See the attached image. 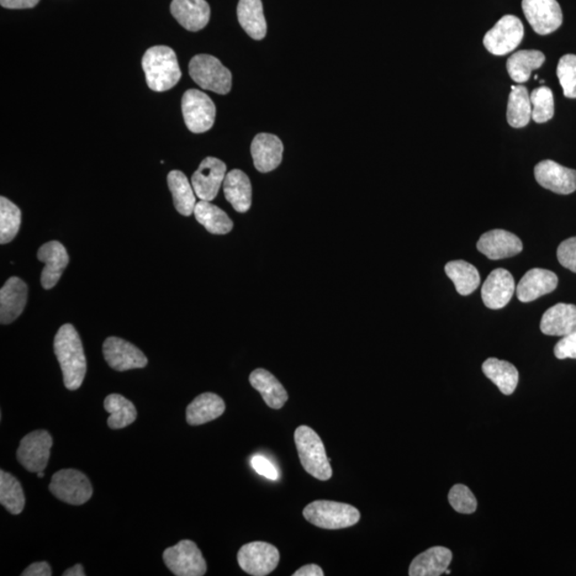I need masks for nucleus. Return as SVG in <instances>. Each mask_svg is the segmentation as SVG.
<instances>
[{"label": "nucleus", "mask_w": 576, "mask_h": 576, "mask_svg": "<svg viewBox=\"0 0 576 576\" xmlns=\"http://www.w3.org/2000/svg\"><path fill=\"white\" fill-rule=\"evenodd\" d=\"M54 351L66 388L70 391L81 388L87 374V360L81 337L73 325H63L57 332Z\"/></svg>", "instance_id": "1"}, {"label": "nucleus", "mask_w": 576, "mask_h": 576, "mask_svg": "<svg viewBox=\"0 0 576 576\" xmlns=\"http://www.w3.org/2000/svg\"><path fill=\"white\" fill-rule=\"evenodd\" d=\"M142 68L147 86L156 92L168 91L182 77L176 52L168 46H153L147 50L142 58Z\"/></svg>", "instance_id": "2"}, {"label": "nucleus", "mask_w": 576, "mask_h": 576, "mask_svg": "<svg viewBox=\"0 0 576 576\" xmlns=\"http://www.w3.org/2000/svg\"><path fill=\"white\" fill-rule=\"evenodd\" d=\"M294 438L305 471L316 479L329 480L332 477L330 459L327 457L320 437L309 426L303 425L296 430Z\"/></svg>", "instance_id": "3"}, {"label": "nucleus", "mask_w": 576, "mask_h": 576, "mask_svg": "<svg viewBox=\"0 0 576 576\" xmlns=\"http://www.w3.org/2000/svg\"><path fill=\"white\" fill-rule=\"evenodd\" d=\"M304 517L317 527L341 530L356 525L360 521L361 515L351 505L332 501H315L305 507Z\"/></svg>", "instance_id": "4"}, {"label": "nucleus", "mask_w": 576, "mask_h": 576, "mask_svg": "<svg viewBox=\"0 0 576 576\" xmlns=\"http://www.w3.org/2000/svg\"><path fill=\"white\" fill-rule=\"evenodd\" d=\"M189 74L195 83L204 90L218 94L231 91L232 74L214 56H194L189 63Z\"/></svg>", "instance_id": "5"}, {"label": "nucleus", "mask_w": 576, "mask_h": 576, "mask_svg": "<svg viewBox=\"0 0 576 576\" xmlns=\"http://www.w3.org/2000/svg\"><path fill=\"white\" fill-rule=\"evenodd\" d=\"M50 491L58 500L75 506L87 503L93 494L86 475L74 469H60L52 475Z\"/></svg>", "instance_id": "6"}, {"label": "nucleus", "mask_w": 576, "mask_h": 576, "mask_svg": "<svg viewBox=\"0 0 576 576\" xmlns=\"http://www.w3.org/2000/svg\"><path fill=\"white\" fill-rule=\"evenodd\" d=\"M182 111L187 129L194 134H202L213 128L216 106L208 94L190 89L182 99Z\"/></svg>", "instance_id": "7"}, {"label": "nucleus", "mask_w": 576, "mask_h": 576, "mask_svg": "<svg viewBox=\"0 0 576 576\" xmlns=\"http://www.w3.org/2000/svg\"><path fill=\"white\" fill-rule=\"evenodd\" d=\"M169 570L177 576H203L208 564L197 544L192 540L179 541L163 552Z\"/></svg>", "instance_id": "8"}, {"label": "nucleus", "mask_w": 576, "mask_h": 576, "mask_svg": "<svg viewBox=\"0 0 576 576\" xmlns=\"http://www.w3.org/2000/svg\"><path fill=\"white\" fill-rule=\"evenodd\" d=\"M525 36V26L515 15H505L485 34L484 45L491 54L504 56L514 51Z\"/></svg>", "instance_id": "9"}, {"label": "nucleus", "mask_w": 576, "mask_h": 576, "mask_svg": "<svg viewBox=\"0 0 576 576\" xmlns=\"http://www.w3.org/2000/svg\"><path fill=\"white\" fill-rule=\"evenodd\" d=\"M237 560L246 573L265 576L278 567L280 553L271 543L256 541L242 546L237 555Z\"/></svg>", "instance_id": "10"}, {"label": "nucleus", "mask_w": 576, "mask_h": 576, "mask_svg": "<svg viewBox=\"0 0 576 576\" xmlns=\"http://www.w3.org/2000/svg\"><path fill=\"white\" fill-rule=\"evenodd\" d=\"M52 438L46 430H36L22 438L17 457L20 466L31 473L43 472L51 456Z\"/></svg>", "instance_id": "11"}, {"label": "nucleus", "mask_w": 576, "mask_h": 576, "mask_svg": "<svg viewBox=\"0 0 576 576\" xmlns=\"http://www.w3.org/2000/svg\"><path fill=\"white\" fill-rule=\"evenodd\" d=\"M522 10L538 35L552 34L563 24L564 15L557 0H522Z\"/></svg>", "instance_id": "12"}, {"label": "nucleus", "mask_w": 576, "mask_h": 576, "mask_svg": "<svg viewBox=\"0 0 576 576\" xmlns=\"http://www.w3.org/2000/svg\"><path fill=\"white\" fill-rule=\"evenodd\" d=\"M103 353L108 366L118 372L144 368L147 366L145 353L133 343L120 337H108L104 342Z\"/></svg>", "instance_id": "13"}, {"label": "nucleus", "mask_w": 576, "mask_h": 576, "mask_svg": "<svg viewBox=\"0 0 576 576\" xmlns=\"http://www.w3.org/2000/svg\"><path fill=\"white\" fill-rule=\"evenodd\" d=\"M226 176L225 163L218 158L208 157L201 162L192 178L193 187L200 200L213 201Z\"/></svg>", "instance_id": "14"}, {"label": "nucleus", "mask_w": 576, "mask_h": 576, "mask_svg": "<svg viewBox=\"0 0 576 576\" xmlns=\"http://www.w3.org/2000/svg\"><path fill=\"white\" fill-rule=\"evenodd\" d=\"M535 178L540 186L558 194L573 193L576 190V170L553 161H542L535 167Z\"/></svg>", "instance_id": "15"}, {"label": "nucleus", "mask_w": 576, "mask_h": 576, "mask_svg": "<svg viewBox=\"0 0 576 576\" xmlns=\"http://www.w3.org/2000/svg\"><path fill=\"white\" fill-rule=\"evenodd\" d=\"M515 279L506 269L499 268L491 272L483 285L482 298L487 308L500 310L505 308L514 296Z\"/></svg>", "instance_id": "16"}, {"label": "nucleus", "mask_w": 576, "mask_h": 576, "mask_svg": "<svg viewBox=\"0 0 576 576\" xmlns=\"http://www.w3.org/2000/svg\"><path fill=\"white\" fill-rule=\"evenodd\" d=\"M477 249L489 260L498 261L516 256L523 250L519 237L505 230H493L480 237Z\"/></svg>", "instance_id": "17"}, {"label": "nucleus", "mask_w": 576, "mask_h": 576, "mask_svg": "<svg viewBox=\"0 0 576 576\" xmlns=\"http://www.w3.org/2000/svg\"><path fill=\"white\" fill-rule=\"evenodd\" d=\"M39 261L45 264L41 274V284L45 289H51L59 282L67 266L68 258L66 247L59 241L46 242L38 251Z\"/></svg>", "instance_id": "18"}, {"label": "nucleus", "mask_w": 576, "mask_h": 576, "mask_svg": "<svg viewBox=\"0 0 576 576\" xmlns=\"http://www.w3.org/2000/svg\"><path fill=\"white\" fill-rule=\"evenodd\" d=\"M28 298V287L22 279L12 277L0 289V322L12 324L23 313Z\"/></svg>", "instance_id": "19"}, {"label": "nucleus", "mask_w": 576, "mask_h": 576, "mask_svg": "<svg viewBox=\"0 0 576 576\" xmlns=\"http://www.w3.org/2000/svg\"><path fill=\"white\" fill-rule=\"evenodd\" d=\"M558 284L556 274L547 269L533 268L528 271L517 285V299L523 304L542 297L544 295L554 292Z\"/></svg>", "instance_id": "20"}, {"label": "nucleus", "mask_w": 576, "mask_h": 576, "mask_svg": "<svg viewBox=\"0 0 576 576\" xmlns=\"http://www.w3.org/2000/svg\"><path fill=\"white\" fill-rule=\"evenodd\" d=\"M251 154L258 171L271 172L282 162V141L272 134H258L252 141Z\"/></svg>", "instance_id": "21"}, {"label": "nucleus", "mask_w": 576, "mask_h": 576, "mask_svg": "<svg viewBox=\"0 0 576 576\" xmlns=\"http://www.w3.org/2000/svg\"><path fill=\"white\" fill-rule=\"evenodd\" d=\"M173 18L189 31H199L209 24L210 8L206 0H173Z\"/></svg>", "instance_id": "22"}, {"label": "nucleus", "mask_w": 576, "mask_h": 576, "mask_svg": "<svg viewBox=\"0 0 576 576\" xmlns=\"http://www.w3.org/2000/svg\"><path fill=\"white\" fill-rule=\"evenodd\" d=\"M453 560L451 549L433 547L417 555L409 568L410 576H440L446 574Z\"/></svg>", "instance_id": "23"}, {"label": "nucleus", "mask_w": 576, "mask_h": 576, "mask_svg": "<svg viewBox=\"0 0 576 576\" xmlns=\"http://www.w3.org/2000/svg\"><path fill=\"white\" fill-rule=\"evenodd\" d=\"M576 327V305L557 304L543 314L540 330L543 335L564 336Z\"/></svg>", "instance_id": "24"}, {"label": "nucleus", "mask_w": 576, "mask_h": 576, "mask_svg": "<svg viewBox=\"0 0 576 576\" xmlns=\"http://www.w3.org/2000/svg\"><path fill=\"white\" fill-rule=\"evenodd\" d=\"M225 199L239 213H246L252 203V186L245 172L235 169L227 173L224 182Z\"/></svg>", "instance_id": "25"}, {"label": "nucleus", "mask_w": 576, "mask_h": 576, "mask_svg": "<svg viewBox=\"0 0 576 576\" xmlns=\"http://www.w3.org/2000/svg\"><path fill=\"white\" fill-rule=\"evenodd\" d=\"M250 383L272 409L279 410L287 404L288 394L279 380L266 369L257 368L250 375Z\"/></svg>", "instance_id": "26"}, {"label": "nucleus", "mask_w": 576, "mask_h": 576, "mask_svg": "<svg viewBox=\"0 0 576 576\" xmlns=\"http://www.w3.org/2000/svg\"><path fill=\"white\" fill-rule=\"evenodd\" d=\"M225 410V404L220 396L214 393L201 394L187 406L186 420L192 426L203 425L218 419Z\"/></svg>", "instance_id": "27"}, {"label": "nucleus", "mask_w": 576, "mask_h": 576, "mask_svg": "<svg viewBox=\"0 0 576 576\" xmlns=\"http://www.w3.org/2000/svg\"><path fill=\"white\" fill-rule=\"evenodd\" d=\"M237 18L241 28L252 39L265 38L267 24L264 17L262 0H240Z\"/></svg>", "instance_id": "28"}, {"label": "nucleus", "mask_w": 576, "mask_h": 576, "mask_svg": "<svg viewBox=\"0 0 576 576\" xmlns=\"http://www.w3.org/2000/svg\"><path fill=\"white\" fill-rule=\"evenodd\" d=\"M483 372L501 393L511 395L515 392L519 383V372L511 363L490 358L484 362Z\"/></svg>", "instance_id": "29"}, {"label": "nucleus", "mask_w": 576, "mask_h": 576, "mask_svg": "<svg viewBox=\"0 0 576 576\" xmlns=\"http://www.w3.org/2000/svg\"><path fill=\"white\" fill-rule=\"evenodd\" d=\"M193 214L199 224L202 225L211 234L225 235L233 229L230 217L209 201L201 200L195 205Z\"/></svg>", "instance_id": "30"}, {"label": "nucleus", "mask_w": 576, "mask_h": 576, "mask_svg": "<svg viewBox=\"0 0 576 576\" xmlns=\"http://www.w3.org/2000/svg\"><path fill=\"white\" fill-rule=\"evenodd\" d=\"M546 56L540 51H520L507 60V71L512 81L523 83L530 81L532 72L541 67Z\"/></svg>", "instance_id": "31"}, {"label": "nucleus", "mask_w": 576, "mask_h": 576, "mask_svg": "<svg viewBox=\"0 0 576 576\" xmlns=\"http://www.w3.org/2000/svg\"><path fill=\"white\" fill-rule=\"evenodd\" d=\"M531 95L525 86H512L507 106V121L511 128L522 129L532 119Z\"/></svg>", "instance_id": "32"}, {"label": "nucleus", "mask_w": 576, "mask_h": 576, "mask_svg": "<svg viewBox=\"0 0 576 576\" xmlns=\"http://www.w3.org/2000/svg\"><path fill=\"white\" fill-rule=\"evenodd\" d=\"M168 185L178 213L183 216L192 215L197 202H195L193 187L190 185L187 177L181 171L173 170L168 174Z\"/></svg>", "instance_id": "33"}, {"label": "nucleus", "mask_w": 576, "mask_h": 576, "mask_svg": "<svg viewBox=\"0 0 576 576\" xmlns=\"http://www.w3.org/2000/svg\"><path fill=\"white\" fill-rule=\"evenodd\" d=\"M446 272L452 280L458 294L471 295L480 284L477 268L466 261H452L446 264Z\"/></svg>", "instance_id": "34"}, {"label": "nucleus", "mask_w": 576, "mask_h": 576, "mask_svg": "<svg viewBox=\"0 0 576 576\" xmlns=\"http://www.w3.org/2000/svg\"><path fill=\"white\" fill-rule=\"evenodd\" d=\"M105 410L110 414L108 426L111 430H122L137 419V410L131 401L120 394H110L104 401Z\"/></svg>", "instance_id": "35"}, {"label": "nucleus", "mask_w": 576, "mask_h": 576, "mask_svg": "<svg viewBox=\"0 0 576 576\" xmlns=\"http://www.w3.org/2000/svg\"><path fill=\"white\" fill-rule=\"evenodd\" d=\"M0 504L12 515H20L25 507L22 485L4 469L0 471Z\"/></svg>", "instance_id": "36"}, {"label": "nucleus", "mask_w": 576, "mask_h": 576, "mask_svg": "<svg viewBox=\"0 0 576 576\" xmlns=\"http://www.w3.org/2000/svg\"><path fill=\"white\" fill-rule=\"evenodd\" d=\"M20 224H22V211L7 198H0V244H9L17 237Z\"/></svg>", "instance_id": "37"}, {"label": "nucleus", "mask_w": 576, "mask_h": 576, "mask_svg": "<svg viewBox=\"0 0 576 576\" xmlns=\"http://www.w3.org/2000/svg\"><path fill=\"white\" fill-rule=\"evenodd\" d=\"M532 119L536 123H546L554 117V95L548 87L533 90L531 94Z\"/></svg>", "instance_id": "38"}, {"label": "nucleus", "mask_w": 576, "mask_h": 576, "mask_svg": "<svg viewBox=\"0 0 576 576\" xmlns=\"http://www.w3.org/2000/svg\"><path fill=\"white\" fill-rule=\"evenodd\" d=\"M557 77L564 97L576 99V55L568 54L560 58Z\"/></svg>", "instance_id": "39"}, {"label": "nucleus", "mask_w": 576, "mask_h": 576, "mask_svg": "<svg viewBox=\"0 0 576 576\" xmlns=\"http://www.w3.org/2000/svg\"><path fill=\"white\" fill-rule=\"evenodd\" d=\"M449 504L460 514L471 515L477 509V500L467 485H454L449 491Z\"/></svg>", "instance_id": "40"}, {"label": "nucleus", "mask_w": 576, "mask_h": 576, "mask_svg": "<svg viewBox=\"0 0 576 576\" xmlns=\"http://www.w3.org/2000/svg\"><path fill=\"white\" fill-rule=\"evenodd\" d=\"M560 265L576 273V237L564 241L557 249Z\"/></svg>", "instance_id": "41"}, {"label": "nucleus", "mask_w": 576, "mask_h": 576, "mask_svg": "<svg viewBox=\"0 0 576 576\" xmlns=\"http://www.w3.org/2000/svg\"><path fill=\"white\" fill-rule=\"evenodd\" d=\"M554 355L559 360L576 359V327L569 335L563 336L562 340L556 343L554 348Z\"/></svg>", "instance_id": "42"}, {"label": "nucleus", "mask_w": 576, "mask_h": 576, "mask_svg": "<svg viewBox=\"0 0 576 576\" xmlns=\"http://www.w3.org/2000/svg\"><path fill=\"white\" fill-rule=\"evenodd\" d=\"M251 466L264 477L272 480H276L279 477V472L276 467L267 458L260 456V454L251 459Z\"/></svg>", "instance_id": "43"}, {"label": "nucleus", "mask_w": 576, "mask_h": 576, "mask_svg": "<svg viewBox=\"0 0 576 576\" xmlns=\"http://www.w3.org/2000/svg\"><path fill=\"white\" fill-rule=\"evenodd\" d=\"M52 571L51 565L46 562L35 563L25 569L23 576H51Z\"/></svg>", "instance_id": "44"}, {"label": "nucleus", "mask_w": 576, "mask_h": 576, "mask_svg": "<svg viewBox=\"0 0 576 576\" xmlns=\"http://www.w3.org/2000/svg\"><path fill=\"white\" fill-rule=\"evenodd\" d=\"M40 0H0L4 8L7 9H30L38 4Z\"/></svg>", "instance_id": "45"}, {"label": "nucleus", "mask_w": 576, "mask_h": 576, "mask_svg": "<svg viewBox=\"0 0 576 576\" xmlns=\"http://www.w3.org/2000/svg\"><path fill=\"white\" fill-rule=\"evenodd\" d=\"M294 576H324V571L320 567V565L311 564L304 565L303 568L296 571L293 574Z\"/></svg>", "instance_id": "46"}, {"label": "nucleus", "mask_w": 576, "mask_h": 576, "mask_svg": "<svg viewBox=\"0 0 576 576\" xmlns=\"http://www.w3.org/2000/svg\"><path fill=\"white\" fill-rule=\"evenodd\" d=\"M65 576H84L86 573L83 572V568L81 564L74 565V567L67 569L63 572Z\"/></svg>", "instance_id": "47"}, {"label": "nucleus", "mask_w": 576, "mask_h": 576, "mask_svg": "<svg viewBox=\"0 0 576 576\" xmlns=\"http://www.w3.org/2000/svg\"><path fill=\"white\" fill-rule=\"evenodd\" d=\"M36 474H38L39 478H43L44 477V472H39V473H36Z\"/></svg>", "instance_id": "48"}, {"label": "nucleus", "mask_w": 576, "mask_h": 576, "mask_svg": "<svg viewBox=\"0 0 576 576\" xmlns=\"http://www.w3.org/2000/svg\"><path fill=\"white\" fill-rule=\"evenodd\" d=\"M446 574H451V570L447 569V570L446 571Z\"/></svg>", "instance_id": "49"}]
</instances>
